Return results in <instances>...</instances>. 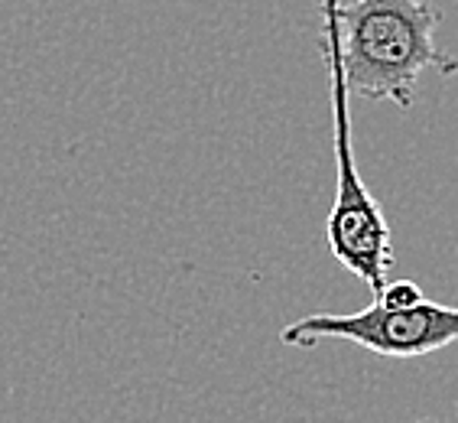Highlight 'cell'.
Wrapping results in <instances>:
<instances>
[{
	"mask_svg": "<svg viewBox=\"0 0 458 423\" xmlns=\"http://www.w3.org/2000/svg\"><path fill=\"white\" fill-rule=\"evenodd\" d=\"M442 13L423 0H354L338 7V56L344 85L370 101L413 105L426 69L458 72V59L436 46Z\"/></svg>",
	"mask_w": 458,
	"mask_h": 423,
	"instance_id": "1",
	"label": "cell"
},
{
	"mask_svg": "<svg viewBox=\"0 0 458 423\" xmlns=\"http://www.w3.org/2000/svg\"><path fill=\"white\" fill-rule=\"evenodd\" d=\"M338 7L342 0H318L322 13V56L328 69V89H332V124H335V203L326 219L328 251L338 264H344L354 277H361L370 290L380 293L394 271V245H390V225L380 203L364 186L358 163H354L352 117L348 101L352 91L344 85L342 56H338Z\"/></svg>",
	"mask_w": 458,
	"mask_h": 423,
	"instance_id": "2",
	"label": "cell"
},
{
	"mask_svg": "<svg viewBox=\"0 0 458 423\" xmlns=\"http://www.w3.org/2000/svg\"><path fill=\"white\" fill-rule=\"evenodd\" d=\"M283 345L312 349L322 342H354L364 352L384 358H420L458 342V306L416 300L410 306L370 303L361 313H316L302 316L280 332Z\"/></svg>",
	"mask_w": 458,
	"mask_h": 423,
	"instance_id": "3",
	"label": "cell"
},
{
	"mask_svg": "<svg viewBox=\"0 0 458 423\" xmlns=\"http://www.w3.org/2000/svg\"><path fill=\"white\" fill-rule=\"evenodd\" d=\"M374 300L384 303V306H410V303L423 300V290L413 281H394L384 283L380 293H374Z\"/></svg>",
	"mask_w": 458,
	"mask_h": 423,
	"instance_id": "4",
	"label": "cell"
}]
</instances>
